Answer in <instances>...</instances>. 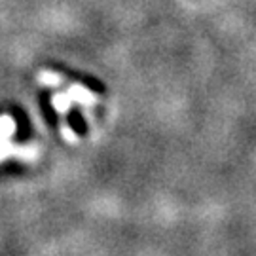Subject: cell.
Segmentation results:
<instances>
[{
	"instance_id": "6da1fadb",
	"label": "cell",
	"mask_w": 256,
	"mask_h": 256,
	"mask_svg": "<svg viewBox=\"0 0 256 256\" xmlns=\"http://www.w3.org/2000/svg\"><path fill=\"white\" fill-rule=\"evenodd\" d=\"M66 95H68V99L72 102H78V104H82V106H95L97 102L101 101V97L99 95H95L93 92H90L88 88H84L80 84H70L68 86V90H66Z\"/></svg>"
},
{
	"instance_id": "7a4b0ae2",
	"label": "cell",
	"mask_w": 256,
	"mask_h": 256,
	"mask_svg": "<svg viewBox=\"0 0 256 256\" xmlns=\"http://www.w3.org/2000/svg\"><path fill=\"white\" fill-rule=\"evenodd\" d=\"M38 82L44 88H59L64 84V78L59 72H52V70H40L38 72Z\"/></svg>"
},
{
	"instance_id": "3957f363",
	"label": "cell",
	"mask_w": 256,
	"mask_h": 256,
	"mask_svg": "<svg viewBox=\"0 0 256 256\" xmlns=\"http://www.w3.org/2000/svg\"><path fill=\"white\" fill-rule=\"evenodd\" d=\"M16 131H18L16 120L12 118L10 114H2V116H0V138L10 140V138L16 135Z\"/></svg>"
},
{
	"instance_id": "277c9868",
	"label": "cell",
	"mask_w": 256,
	"mask_h": 256,
	"mask_svg": "<svg viewBox=\"0 0 256 256\" xmlns=\"http://www.w3.org/2000/svg\"><path fill=\"white\" fill-rule=\"evenodd\" d=\"M52 104H54V108L57 110L61 116H64V114L70 110L72 101L68 99V95H66V93H55L54 97H52Z\"/></svg>"
},
{
	"instance_id": "5b68a950",
	"label": "cell",
	"mask_w": 256,
	"mask_h": 256,
	"mask_svg": "<svg viewBox=\"0 0 256 256\" xmlns=\"http://www.w3.org/2000/svg\"><path fill=\"white\" fill-rule=\"evenodd\" d=\"M61 135H63V138L68 142V144H76V142L80 140L78 133H76V131H74L66 122H61Z\"/></svg>"
},
{
	"instance_id": "8992f818",
	"label": "cell",
	"mask_w": 256,
	"mask_h": 256,
	"mask_svg": "<svg viewBox=\"0 0 256 256\" xmlns=\"http://www.w3.org/2000/svg\"><path fill=\"white\" fill-rule=\"evenodd\" d=\"M84 116H86V120H88L90 124H92V122H93V114H92V112H90V110H86V112H84Z\"/></svg>"
}]
</instances>
